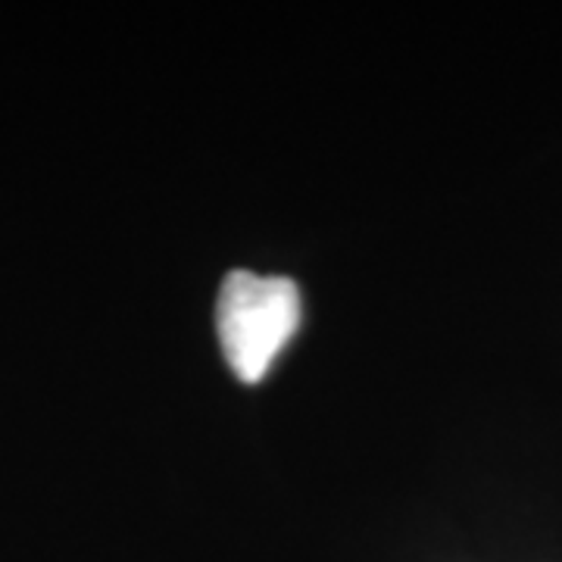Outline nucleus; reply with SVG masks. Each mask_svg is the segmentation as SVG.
Masks as SVG:
<instances>
[{"instance_id": "f257e3e1", "label": "nucleus", "mask_w": 562, "mask_h": 562, "mask_svg": "<svg viewBox=\"0 0 562 562\" xmlns=\"http://www.w3.org/2000/svg\"><path fill=\"white\" fill-rule=\"evenodd\" d=\"M216 328L225 362L244 384L266 379L284 344L301 328V288L288 276L235 269L222 279Z\"/></svg>"}]
</instances>
